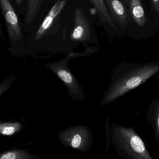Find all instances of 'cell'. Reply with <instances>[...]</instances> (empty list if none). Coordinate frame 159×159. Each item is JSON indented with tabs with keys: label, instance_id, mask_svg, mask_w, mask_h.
Wrapping results in <instances>:
<instances>
[{
	"label": "cell",
	"instance_id": "8fae6325",
	"mask_svg": "<svg viewBox=\"0 0 159 159\" xmlns=\"http://www.w3.org/2000/svg\"><path fill=\"white\" fill-rule=\"evenodd\" d=\"M131 14L136 24L143 27L147 22L145 12L143 7L141 0H129Z\"/></svg>",
	"mask_w": 159,
	"mask_h": 159
},
{
	"label": "cell",
	"instance_id": "2e32d148",
	"mask_svg": "<svg viewBox=\"0 0 159 159\" xmlns=\"http://www.w3.org/2000/svg\"><path fill=\"white\" fill-rule=\"evenodd\" d=\"M98 50V48L96 47H87L85 49L84 52H71L68 54L72 59L75 58H80V57H83V56H88V55H90L92 54H94Z\"/></svg>",
	"mask_w": 159,
	"mask_h": 159
},
{
	"label": "cell",
	"instance_id": "3957f363",
	"mask_svg": "<svg viewBox=\"0 0 159 159\" xmlns=\"http://www.w3.org/2000/svg\"><path fill=\"white\" fill-rule=\"evenodd\" d=\"M0 9L9 41V49L15 54L25 52L26 35L19 16L9 0H0Z\"/></svg>",
	"mask_w": 159,
	"mask_h": 159
},
{
	"label": "cell",
	"instance_id": "ac0fdd59",
	"mask_svg": "<svg viewBox=\"0 0 159 159\" xmlns=\"http://www.w3.org/2000/svg\"><path fill=\"white\" fill-rule=\"evenodd\" d=\"M155 11L159 15V0H150Z\"/></svg>",
	"mask_w": 159,
	"mask_h": 159
},
{
	"label": "cell",
	"instance_id": "4fadbf2b",
	"mask_svg": "<svg viewBox=\"0 0 159 159\" xmlns=\"http://www.w3.org/2000/svg\"><path fill=\"white\" fill-rule=\"evenodd\" d=\"M30 154L28 149H12L0 153V159H39Z\"/></svg>",
	"mask_w": 159,
	"mask_h": 159
},
{
	"label": "cell",
	"instance_id": "9a60e30c",
	"mask_svg": "<svg viewBox=\"0 0 159 159\" xmlns=\"http://www.w3.org/2000/svg\"><path fill=\"white\" fill-rule=\"evenodd\" d=\"M19 16L24 15L27 0H9Z\"/></svg>",
	"mask_w": 159,
	"mask_h": 159
},
{
	"label": "cell",
	"instance_id": "d6986e66",
	"mask_svg": "<svg viewBox=\"0 0 159 159\" xmlns=\"http://www.w3.org/2000/svg\"><path fill=\"white\" fill-rule=\"evenodd\" d=\"M0 38L2 40H5L4 34L2 26L0 20Z\"/></svg>",
	"mask_w": 159,
	"mask_h": 159
},
{
	"label": "cell",
	"instance_id": "8992f818",
	"mask_svg": "<svg viewBox=\"0 0 159 159\" xmlns=\"http://www.w3.org/2000/svg\"><path fill=\"white\" fill-rule=\"evenodd\" d=\"M67 3V0H60L53 6L37 30L32 35L26 36L25 52H31L38 43L42 41L48 34L54 21L60 14Z\"/></svg>",
	"mask_w": 159,
	"mask_h": 159
},
{
	"label": "cell",
	"instance_id": "5b68a950",
	"mask_svg": "<svg viewBox=\"0 0 159 159\" xmlns=\"http://www.w3.org/2000/svg\"><path fill=\"white\" fill-rule=\"evenodd\" d=\"M71 59V58L67 55L63 59L58 62L49 63L45 66L64 83L68 90L69 95L73 100L84 101L85 95L83 87L69 69L68 64Z\"/></svg>",
	"mask_w": 159,
	"mask_h": 159
},
{
	"label": "cell",
	"instance_id": "7a4b0ae2",
	"mask_svg": "<svg viewBox=\"0 0 159 159\" xmlns=\"http://www.w3.org/2000/svg\"><path fill=\"white\" fill-rule=\"evenodd\" d=\"M111 142L119 157L125 159H153L145 143L132 127L110 126Z\"/></svg>",
	"mask_w": 159,
	"mask_h": 159
},
{
	"label": "cell",
	"instance_id": "52a82bcc",
	"mask_svg": "<svg viewBox=\"0 0 159 159\" xmlns=\"http://www.w3.org/2000/svg\"><path fill=\"white\" fill-rule=\"evenodd\" d=\"M91 29L89 22L83 10L77 7L75 13L74 27L70 38L72 41L88 42L90 39Z\"/></svg>",
	"mask_w": 159,
	"mask_h": 159
},
{
	"label": "cell",
	"instance_id": "e0dca14e",
	"mask_svg": "<svg viewBox=\"0 0 159 159\" xmlns=\"http://www.w3.org/2000/svg\"><path fill=\"white\" fill-rule=\"evenodd\" d=\"M14 78V77H10L7 79L4 80L2 83L0 84V96L8 90Z\"/></svg>",
	"mask_w": 159,
	"mask_h": 159
},
{
	"label": "cell",
	"instance_id": "ba28073f",
	"mask_svg": "<svg viewBox=\"0 0 159 159\" xmlns=\"http://www.w3.org/2000/svg\"><path fill=\"white\" fill-rule=\"evenodd\" d=\"M107 7L113 20L122 29L129 23V19L127 8L120 0H104Z\"/></svg>",
	"mask_w": 159,
	"mask_h": 159
},
{
	"label": "cell",
	"instance_id": "30bf717a",
	"mask_svg": "<svg viewBox=\"0 0 159 159\" xmlns=\"http://www.w3.org/2000/svg\"><path fill=\"white\" fill-rule=\"evenodd\" d=\"M147 120L152 127L156 142L159 143V99H154L149 104Z\"/></svg>",
	"mask_w": 159,
	"mask_h": 159
},
{
	"label": "cell",
	"instance_id": "9c48e42d",
	"mask_svg": "<svg viewBox=\"0 0 159 159\" xmlns=\"http://www.w3.org/2000/svg\"><path fill=\"white\" fill-rule=\"evenodd\" d=\"M43 0H27L23 25L25 33H27L37 18Z\"/></svg>",
	"mask_w": 159,
	"mask_h": 159
},
{
	"label": "cell",
	"instance_id": "5bb4252c",
	"mask_svg": "<svg viewBox=\"0 0 159 159\" xmlns=\"http://www.w3.org/2000/svg\"><path fill=\"white\" fill-rule=\"evenodd\" d=\"M22 128L19 122H0V135L11 136L19 132Z\"/></svg>",
	"mask_w": 159,
	"mask_h": 159
},
{
	"label": "cell",
	"instance_id": "ffe728a7",
	"mask_svg": "<svg viewBox=\"0 0 159 159\" xmlns=\"http://www.w3.org/2000/svg\"><path fill=\"white\" fill-rule=\"evenodd\" d=\"M124 1L126 2V3H127V4H129V0H124Z\"/></svg>",
	"mask_w": 159,
	"mask_h": 159
},
{
	"label": "cell",
	"instance_id": "277c9868",
	"mask_svg": "<svg viewBox=\"0 0 159 159\" xmlns=\"http://www.w3.org/2000/svg\"><path fill=\"white\" fill-rule=\"evenodd\" d=\"M57 140L65 147L82 153H87L93 144L92 133L85 125H75L60 131Z\"/></svg>",
	"mask_w": 159,
	"mask_h": 159
},
{
	"label": "cell",
	"instance_id": "7c38bea8",
	"mask_svg": "<svg viewBox=\"0 0 159 159\" xmlns=\"http://www.w3.org/2000/svg\"><path fill=\"white\" fill-rule=\"evenodd\" d=\"M95 7L99 17L103 23H106L116 30V27L114 21L110 16L107 7L104 0H90Z\"/></svg>",
	"mask_w": 159,
	"mask_h": 159
},
{
	"label": "cell",
	"instance_id": "6da1fadb",
	"mask_svg": "<svg viewBox=\"0 0 159 159\" xmlns=\"http://www.w3.org/2000/svg\"><path fill=\"white\" fill-rule=\"evenodd\" d=\"M159 73V61L124 63L118 65L112 71L110 83L102 97L100 106L110 104Z\"/></svg>",
	"mask_w": 159,
	"mask_h": 159
}]
</instances>
